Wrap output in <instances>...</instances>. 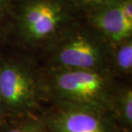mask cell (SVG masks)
<instances>
[{"instance_id":"7c38bea8","label":"cell","mask_w":132,"mask_h":132,"mask_svg":"<svg viewBox=\"0 0 132 132\" xmlns=\"http://www.w3.org/2000/svg\"><path fill=\"white\" fill-rule=\"evenodd\" d=\"M7 3H8V0H0V11L4 9Z\"/></svg>"},{"instance_id":"7a4b0ae2","label":"cell","mask_w":132,"mask_h":132,"mask_svg":"<svg viewBox=\"0 0 132 132\" xmlns=\"http://www.w3.org/2000/svg\"><path fill=\"white\" fill-rule=\"evenodd\" d=\"M40 80L28 65L15 60L0 64V102L7 118L39 115Z\"/></svg>"},{"instance_id":"9c48e42d","label":"cell","mask_w":132,"mask_h":132,"mask_svg":"<svg viewBox=\"0 0 132 132\" xmlns=\"http://www.w3.org/2000/svg\"><path fill=\"white\" fill-rule=\"evenodd\" d=\"M0 132H50L39 115L7 118Z\"/></svg>"},{"instance_id":"3957f363","label":"cell","mask_w":132,"mask_h":132,"mask_svg":"<svg viewBox=\"0 0 132 132\" xmlns=\"http://www.w3.org/2000/svg\"><path fill=\"white\" fill-rule=\"evenodd\" d=\"M111 47L102 38L87 32L59 39L49 57V70H110ZM112 73V72H111Z\"/></svg>"},{"instance_id":"30bf717a","label":"cell","mask_w":132,"mask_h":132,"mask_svg":"<svg viewBox=\"0 0 132 132\" xmlns=\"http://www.w3.org/2000/svg\"><path fill=\"white\" fill-rule=\"evenodd\" d=\"M76 1L79 3L80 4L90 7L92 8V10H94L95 8H98L103 4L112 1V0H76Z\"/></svg>"},{"instance_id":"8992f818","label":"cell","mask_w":132,"mask_h":132,"mask_svg":"<svg viewBox=\"0 0 132 132\" xmlns=\"http://www.w3.org/2000/svg\"><path fill=\"white\" fill-rule=\"evenodd\" d=\"M91 22L110 47L131 39L132 0H112L95 8Z\"/></svg>"},{"instance_id":"277c9868","label":"cell","mask_w":132,"mask_h":132,"mask_svg":"<svg viewBox=\"0 0 132 132\" xmlns=\"http://www.w3.org/2000/svg\"><path fill=\"white\" fill-rule=\"evenodd\" d=\"M66 17L64 5L59 0H29L21 10L19 34L26 43L39 44L53 37Z\"/></svg>"},{"instance_id":"52a82bcc","label":"cell","mask_w":132,"mask_h":132,"mask_svg":"<svg viewBox=\"0 0 132 132\" xmlns=\"http://www.w3.org/2000/svg\"><path fill=\"white\" fill-rule=\"evenodd\" d=\"M111 116L123 132H132V89L130 86H118L112 99Z\"/></svg>"},{"instance_id":"ba28073f","label":"cell","mask_w":132,"mask_h":132,"mask_svg":"<svg viewBox=\"0 0 132 132\" xmlns=\"http://www.w3.org/2000/svg\"><path fill=\"white\" fill-rule=\"evenodd\" d=\"M110 70L113 76H130L132 72V40L111 46Z\"/></svg>"},{"instance_id":"5b68a950","label":"cell","mask_w":132,"mask_h":132,"mask_svg":"<svg viewBox=\"0 0 132 132\" xmlns=\"http://www.w3.org/2000/svg\"><path fill=\"white\" fill-rule=\"evenodd\" d=\"M39 117L50 132H123L110 114L90 108L53 105Z\"/></svg>"},{"instance_id":"8fae6325","label":"cell","mask_w":132,"mask_h":132,"mask_svg":"<svg viewBox=\"0 0 132 132\" xmlns=\"http://www.w3.org/2000/svg\"><path fill=\"white\" fill-rule=\"evenodd\" d=\"M6 120H7L6 115H5L4 108H3L1 102H0V130H1V128L3 127V125H4Z\"/></svg>"},{"instance_id":"6da1fadb","label":"cell","mask_w":132,"mask_h":132,"mask_svg":"<svg viewBox=\"0 0 132 132\" xmlns=\"http://www.w3.org/2000/svg\"><path fill=\"white\" fill-rule=\"evenodd\" d=\"M117 88L114 76L107 71L48 70L40 81L42 98L46 97L53 105L90 108L110 115Z\"/></svg>"}]
</instances>
